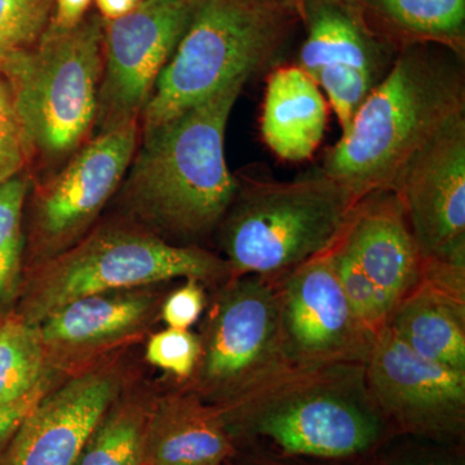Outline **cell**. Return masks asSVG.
Here are the masks:
<instances>
[{
  "mask_svg": "<svg viewBox=\"0 0 465 465\" xmlns=\"http://www.w3.org/2000/svg\"><path fill=\"white\" fill-rule=\"evenodd\" d=\"M327 252L358 322L365 326H378L387 320L391 314L390 305L378 287L367 277L351 251L342 244L341 237Z\"/></svg>",
  "mask_w": 465,
  "mask_h": 465,
  "instance_id": "obj_26",
  "label": "cell"
},
{
  "mask_svg": "<svg viewBox=\"0 0 465 465\" xmlns=\"http://www.w3.org/2000/svg\"><path fill=\"white\" fill-rule=\"evenodd\" d=\"M148 416L142 403H114L94 428L75 465H143Z\"/></svg>",
  "mask_w": 465,
  "mask_h": 465,
  "instance_id": "obj_23",
  "label": "cell"
},
{
  "mask_svg": "<svg viewBox=\"0 0 465 465\" xmlns=\"http://www.w3.org/2000/svg\"><path fill=\"white\" fill-rule=\"evenodd\" d=\"M249 81L235 79L166 124L142 131L119 186L134 224L179 241L197 240L222 224L240 188L226 163V125Z\"/></svg>",
  "mask_w": 465,
  "mask_h": 465,
  "instance_id": "obj_1",
  "label": "cell"
},
{
  "mask_svg": "<svg viewBox=\"0 0 465 465\" xmlns=\"http://www.w3.org/2000/svg\"><path fill=\"white\" fill-rule=\"evenodd\" d=\"M356 5L401 48L433 45L463 54L465 0H357Z\"/></svg>",
  "mask_w": 465,
  "mask_h": 465,
  "instance_id": "obj_21",
  "label": "cell"
},
{
  "mask_svg": "<svg viewBox=\"0 0 465 465\" xmlns=\"http://www.w3.org/2000/svg\"><path fill=\"white\" fill-rule=\"evenodd\" d=\"M139 137V122L97 134L36 189L30 215V253L36 264L91 232L124 182Z\"/></svg>",
  "mask_w": 465,
  "mask_h": 465,
  "instance_id": "obj_7",
  "label": "cell"
},
{
  "mask_svg": "<svg viewBox=\"0 0 465 465\" xmlns=\"http://www.w3.org/2000/svg\"><path fill=\"white\" fill-rule=\"evenodd\" d=\"M29 180L23 173L0 183V302L20 286L23 262V210Z\"/></svg>",
  "mask_w": 465,
  "mask_h": 465,
  "instance_id": "obj_24",
  "label": "cell"
},
{
  "mask_svg": "<svg viewBox=\"0 0 465 465\" xmlns=\"http://www.w3.org/2000/svg\"><path fill=\"white\" fill-rule=\"evenodd\" d=\"M92 0H54L51 24L61 29L74 27L84 20Z\"/></svg>",
  "mask_w": 465,
  "mask_h": 465,
  "instance_id": "obj_31",
  "label": "cell"
},
{
  "mask_svg": "<svg viewBox=\"0 0 465 465\" xmlns=\"http://www.w3.org/2000/svg\"><path fill=\"white\" fill-rule=\"evenodd\" d=\"M104 27L96 14L70 29L50 24L32 50L0 61L27 161L66 163L87 143L96 124Z\"/></svg>",
  "mask_w": 465,
  "mask_h": 465,
  "instance_id": "obj_3",
  "label": "cell"
},
{
  "mask_svg": "<svg viewBox=\"0 0 465 465\" xmlns=\"http://www.w3.org/2000/svg\"><path fill=\"white\" fill-rule=\"evenodd\" d=\"M38 324L12 314L0 322V405L25 396L45 375Z\"/></svg>",
  "mask_w": 465,
  "mask_h": 465,
  "instance_id": "obj_22",
  "label": "cell"
},
{
  "mask_svg": "<svg viewBox=\"0 0 465 465\" xmlns=\"http://www.w3.org/2000/svg\"><path fill=\"white\" fill-rule=\"evenodd\" d=\"M341 2L347 3V5H356L357 0H341Z\"/></svg>",
  "mask_w": 465,
  "mask_h": 465,
  "instance_id": "obj_34",
  "label": "cell"
},
{
  "mask_svg": "<svg viewBox=\"0 0 465 465\" xmlns=\"http://www.w3.org/2000/svg\"><path fill=\"white\" fill-rule=\"evenodd\" d=\"M358 201L322 170L292 182L251 183L224 222L222 244L232 273L274 274L326 252Z\"/></svg>",
  "mask_w": 465,
  "mask_h": 465,
  "instance_id": "obj_6",
  "label": "cell"
},
{
  "mask_svg": "<svg viewBox=\"0 0 465 465\" xmlns=\"http://www.w3.org/2000/svg\"><path fill=\"white\" fill-rule=\"evenodd\" d=\"M231 273L226 260L170 243L134 223L104 225L35 265L17 314L39 324L58 308L94 293L149 287L173 278L213 282Z\"/></svg>",
  "mask_w": 465,
  "mask_h": 465,
  "instance_id": "obj_5",
  "label": "cell"
},
{
  "mask_svg": "<svg viewBox=\"0 0 465 465\" xmlns=\"http://www.w3.org/2000/svg\"><path fill=\"white\" fill-rule=\"evenodd\" d=\"M428 465H459V464L445 463V464H428Z\"/></svg>",
  "mask_w": 465,
  "mask_h": 465,
  "instance_id": "obj_35",
  "label": "cell"
},
{
  "mask_svg": "<svg viewBox=\"0 0 465 465\" xmlns=\"http://www.w3.org/2000/svg\"><path fill=\"white\" fill-rule=\"evenodd\" d=\"M201 0H143L104 21V69L94 127L99 134L140 122L155 82L182 41Z\"/></svg>",
  "mask_w": 465,
  "mask_h": 465,
  "instance_id": "obj_8",
  "label": "cell"
},
{
  "mask_svg": "<svg viewBox=\"0 0 465 465\" xmlns=\"http://www.w3.org/2000/svg\"><path fill=\"white\" fill-rule=\"evenodd\" d=\"M341 241L393 312L418 282L424 264L399 197L391 191L366 195Z\"/></svg>",
  "mask_w": 465,
  "mask_h": 465,
  "instance_id": "obj_14",
  "label": "cell"
},
{
  "mask_svg": "<svg viewBox=\"0 0 465 465\" xmlns=\"http://www.w3.org/2000/svg\"><path fill=\"white\" fill-rule=\"evenodd\" d=\"M206 298L200 281L188 280L162 304L161 314L170 329L189 330L200 320Z\"/></svg>",
  "mask_w": 465,
  "mask_h": 465,
  "instance_id": "obj_29",
  "label": "cell"
},
{
  "mask_svg": "<svg viewBox=\"0 0 465 465\" xmlns=\"http://www.w3.org/2000/svg\"><path fill=\"white\" fill-rule=\"evenodd\" d=\"M298 20L296 8L281 0H201L155 82L140 118L142 131L264 69L282 51Z\"/></svg>",
  "mask_w": 465,
  "mask_h": 465,
  "instance_id": "obj_4",
  "label": "cell"
},
{
  "mask_svg": "<svg viewBox=\"0 0 465 465\" xmlns=\"http://www.w3.org/2000/svg\"><path fill=\"white\" fill-rule=\"evenodd\" d=\"M302 20L308 35L299 66L320 85L345 131L385 74L382 42L360 8L341 0H304Z\"/></svg>",
  "mask_w": 465,
  "mask_h": 465,
  "instance_id": "obj_11",
  "label": "cell"
},
{
  "mask_svg": "<svg viewBox=\"0 0 465 465\" xmlns=\"http://www.w3.org/2000/svg\"><path fill=\"white\" fill-rule=\"evenodd\" d=\"M329 122V103L299 65L275 67L268 76L260 133L278 158L302 162L313 157Z\"/></svg>",
  "mask_w": 465,
  "mask_h": 465,
  "instance_id": "obj_18",
  "label": "cell"
},
{
  "mask_svg": "<svg viewBox=\"0 0 465 465\" xmlns=\"http://www.w3.org/2000/svg\"><path fill=\"white\" fill-rule=\"evenodd\" d=\"M121 388L118 372L97 370L48 391L5 446L0 465H75Z\"/></svg>",
  "mask_w": 465,
  "mask_h": 465,
  "instance_id": "obj_12",
  "label": "cell"
},
{
  "mask_svg": "<svg viewBox=\"0 0 465 465\" xmlns=\"http://www.w3.org/2000/svg\"><path fill=\"white\" fill-rule=\"evenodd\" d=\"M327 251L292 269L280 299L282 331L302 357H335L351 344L361 324Z\"/></svg>",
  "mask_w": 465,
  "mask_h": 465,
  "instance_id": "obj_16",
  "label": "cell"
},
{
  "mask_svg": "<svg viewBox=\"0 0 465 465\" xmlns=\"http://www.w3.org/2000/svg\"><path fill=\"white\" fill-rule=\"evenodd\" d=\"M104 21H114L130 15L143 0H94Z\"/></svg>",
  "mask_w": 465,
  "mask_h": 465,
  "instance_id": "obj_32",
  "label": "cell"
},
{
  "mask_svg": "<svg viewBox=\"0 0 465 465\" xmlns=\"http://www.w3.org/2000/svg\"><path fill=\"white\" fill-rule=\"evenodd\" d=\"M54 12V0H0V61L35 47Z\"/></svg>",
  "mask_w": 465,
  "mask_h": 465,
  "instance_id": "obj_25",
  "label": "cell"
},
{
  "mask_svg": "<svg viewBox=\"0 0 465 465\" xmlns=\"http://www.w3.org/2000/svg\"><path fill=\"white\" fill-rule=\"evenodd\" d=\"M369 375L381 405L405 420L437 424L463 414L465 371L418 356L390 327L372 348Z\"/></svg>",
  "mask_w": 465,
  "mask_h": 465,
  "instance_id": "obj_13",
  "label": "cell"
},
{
  "mask_svg": "<svg viewBox=\"0 0 465 465\" xmlns=\"http://www.w3.org/2000/svg\"><path fill=\"white\" fill-rule=\"evenodd\" d=\"M232 452L219 414L193 397H170L149 410L143 465H220Z\"/></svg>",
  "mask_w": 465,
  "mask_h": 465,
  "instance_id": "obj_19",
  "label": "cell"
},
{
  "mask_svg": "<svg viewBox=\"0 0 465 465\" xmlns=\"http://www.w3.org/2000/svg\"><path fill=\"white\" fill-rule=\"evenodd\" d=\"M280 299L264 281L237 280L211 309L195 381L202 393L225 399L250 387L280 353Z\"/></svg>",
  "mask_w": 465,
  "mask_h": 465,
  "instance_id": "obj_9",
  "label": "cell"
},
{
  "mask_svg": "<svg viewBox=\"0 0 465 465\" xmlns=\"http://www.w3.org/2000/svg\"><path fill=\"white\" fill-rule=\"evenodd\" d=\"M391 191L402 204L424 262L464 268L465 114L416 150Z\"/></svg>",
  "mask_w": 465,
  "mask_h": 465,
  "instance_id": "obj_10",
  "label": "cell"
},
{
  "mask_svg": "<svg viewBox=\"0 0 465 465\" xmlns=\"http://www.w3.org/2000/svg\"><path fill=\"white\" fill-rule=\"evenodd\" d=\"M258 430L290 454L351 457L370 448L378 436L372 416L344 397L300 394L269 407Z\"/></svg>",
  "mask_w": 465,
  "mask_h": 465,
  "instance_id": "obj_15",
  "label": "cell"
},
{
  "mask_svg": "<svg viewBox=\"0 0 465 465\" xmlns=\"http://www.w3.org/2000/svg\"><path fill=\"white\" fill-rule=\"evenodd\" d=\"M281 2L289 3L292 7H295L302 20V16H304V0H281Z\"/></svg>",
  "mask_w": 465,
  "mask_h": 465,
  "instance_id": "obj_33",
  "label": "cell"
},
{
  "mask_svg": "<svg viewBox=\"0 0 465 465\" xmlns=\"http://www.w3.org/2000/svg\"><path fill=\"white\" fill-rule=\"evenodd\" d=\"M0 322H2V320H0Z\"/></svg>",
  "mask_w": 465,
  "mask_h": 465,
  "instance_id": "obj_36",
  "label": "cell"
},
{
  "mask_svg": "<svg viewBox=\"0 0 465 465\" xmlns=\"http://www.w3.org/2000/svg\"><path fill=\"white\" fill-rule=\"evenodd\" d=\"M201 341L189 330L170 329L153 335L146 347V361L177 378L194 374Z\"/></svg>",
  "mask_w": 465,
  "mask_h": 465,
  "instance_id": "obj_27",
  "label": "cell"
},
{
  "mask_svg": "<svg viewBox=\"0 0 465 465\" xmlns=\"http://www.w3.org/2000/svg\"><path fill=\"white\" fill-rule=\"evenodd\" d=\"M460 54L412 45L370 91L321 170L358 202L391 183L410 157L446 124L465 114Z\"/></svg>",
  "mask_w": 465,
  "mask_h": 465,
  "instance_id": "obj_2",
  "label": "cell"
},
{
  "mask_svg": "<svg viewBox=\"0 0 465 465\" xmlns=\"http://www.w3.org/2000/svg\"><path fill=\"white\" fill-rule=\"evenodd\" d=\"M142 289L84 296L45 317L38 326L47 361L84 356L145 329L157 311L158 300Z\"/></svg>",
  "mask_w": 465,
  "mask_h": 465,
  "instance_id": "obj_17",
  "label": "cell"
},
{
  "mask_svg": "<svg viewBox=\"0 0 465 465\" xmlns=\"http://www.w3.org/2000/svg\"><path fill=\"white\" fill-rule=\"evenodd\" d=\"M27 152L7 82L0 74V183L23 173Z\"/></svg>",
  "mask_w": 465,
  "mask_h": 465,
  "instance_id": "obj_28",
  "label": "cell"
},
{
  "mask_svg": "<svg viewBox=\"0 0 465 465\" xmlns=\"http://www.w3.org/2000/svg\"><path fill=\"white\" fill-rule=\"evenodd\" d=\"M50 391V379L47 374L33 388L29 393L14 402L0 405V449L7 445L8 440L16 432L24 419L30 414L36 403Z\"/></svg>",
  "mask_w": 465,
  "mask_h": 465,
  "instance_id": "obj_30",
  "label": "cell"
},
{
  "mask_svg": "<svg viewBox=\"0 0 465 465\" xmlns=\"http://www.w3.org/2000/svg\"><path fill=\"white\" fill-rule=\"evenodd\" d=\"M390 329L418 356L465 371L464 308L432 284L403 298Z\"/></svg>",
  "mask_w": 465,
  "mask_h": 465,
  "instance_id": "obj_20",
  "label": "cell"
}]
</instances>
